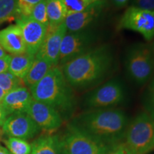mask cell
<instances>
[{
  "mask_svg": "<svg viewBox=\"0 0 154 154\" xmlns=\"http://www.w3.org/2000/svg\"><path fill=\"white\" fill-rule=\"evenodd\" d=\"M74 91H86L106 82L116 68V55L109 44H99L59 66Z\"/></svg>",
  "mask_w": 154,
  "mask_h": 154,
  "instance_id": "obj_1",
  "label": "cell"
},
{
  "mask_svg": "<svg viewBox=\"0 0 154 154\" xmlns=\"http://www.w3.org/2000/svg\"><path fill=\"white\" fill-rule=\"evenodd\" d=\"M71 123L98 141L114 146L124 141L129 121L124 111L112 108L87 110Z\"/></svg>",
  "mask_w": 154,
  "mask_h": 154,
  "instance_id": "obj_2",
  "label": "cell"
},
{
  "mask_svg": "<svg viewBox=\"0 0 154 154\" xmlns=\"http://www.w3.org/2000/svg\"><path fill=\"white\" fill-rule=\"evenodd\" d=\"M29 90L33 99L54 108L61 116L70 117L76 110L75 91L59 66H53Z\"/></svg>",
  "mask_w": 154,
  "mask_h": 154,
  "instance_id": "obj_3",
  "label": "cell"
},
{
  "mask_svg": "<svg viewBox=\"0 0 154 154\" xmlns=\"http://www.w3.org/2000/svg\"><path fill=\"white\" fill-rule=\"evenodd\" d=\"M124 68L128 79L138 86L148 83L154 75V56L151 45L136 43L126 50Z\"/></svg>",
  "mask_w": 154,
  "mask_h": 154,
  "instance_id": "obj_4",
  "label": "cell"
},
{
  "mask_svg": "<svg viewBox=\"0 0 154 154\" xmlns=\"http://www.w3.org/2000/svg\"><path fill=\"white\" fill-rule=\"evenodd\" d=\"M114 146L98 141L72 123L59 136L60 154H106Z\"/></svg>",
  "mask_w": 154,
  "mask_h": 154,
  "instance_id": "obj_5",
  "label": "cell"
},
{
  "mask_svg": "<svg viewBox=\"0 0 154 154\" xmlns=\"http://www.w3.org/2000/svg\"><path fill=\"white\" fill-rule=\"evenodd\" d=\"M154 120L146 111L139 113L128 123L124 142L136 154H147L153 151Z\"/></svg>",
  "mask_w": 154,
  "mask_h": 154,
  "instance_id": "obj_6",
  "label": "cell"
},
{
  "mask_svg": "<svg viewBox=\"0 0 154 154\" xmlns=\"http://www.w3.org/2000/svg\"><path fill=\"white\" fill-rule=\"evenodd\" d=\"M126 91L118 78L109 79L86 94L84 103L88 110L112 109L124 101Z\"/></svg>",
  "mask_w": 154,
  "mask_h": 154,
  "instance_id": "obj_7",
  "label": "cell"
},
{
  "mask_svg": "<svg viewBox=\"0 0 154 154\" xmlns=\"http://www.w3.org/2000/svg\"><path fill=\"white\" fill-rule=\"evenodd\" d=\"M99 33L94 29L66 32L61 42L58 66H61L99 45Z\"/></svg>",
  "mask_w": 154,
  "mask_h": 154,
  "instance_id": "obj_8",
  "label": "cell"
},
{
  "mask_svg": "<svg viewBox=\"0 0 154 154\" xmlns=\"http://www.w3.org/2000/svg\"><path fill=\"white\" fill-rule=\"evenodd\" d=\"M118 26L120 29L139 33L150 42L154 38V12L129 6L121 16Z\"/></svg>",
  "mask_w": 154,
  "mask_h": 154,
  "instance_id": "obj_9",
  "label": "cell"
},
{
  "mask_svg": "<svg viewBox=\"0 0 154 154\" xmlns=\"http://www.w3.org/2000/svg\"><path fill=\"white\" fill-rule=\"evenodd\" d=\"M15 21L22 31L26 52L36 56L47 36L48 28L29 17L18 16Z\"/></svg>",
  "mask_w": 154,
  "mask_h": 154,
  "instance_id": "obj_10",
  "label": "cell"
},
{
  "mask_svg": "<svg viewBox=\"0 0 154 154\" xmlns=\"http://www.w3.org/2000/svg\"><path fill=\"white\" fill-rule=\"evenodd\" d=\"M106 5V0H102L84 10L67 15L64 20L67 32H74L93 29L103 15Z\"/></svg>",
  "mask_w": 154,
  "mask_h": 154,
  "instance_id": "obj_11",
  "label": "cell"
},
{
  "mask_svg": "<svg viewBox=\"0 0 154 154\" xmlns=\"http://www.w3.org/2000/svg\"><path fill=\"white\" fill-rule=\"evenodd\" d=\"M26 113L32 119L40 129L52 132L59 129L63 123L60 113L51 106L33 99Z\"/></svg>",
  "mask_w": 154,
  "mask_h": 154,
  "instance_id": "obj_12",
  "label": "cell"
},
{
  "mask_svg": "<svg viewBox=\"0 0 154 154\" xmlns=\"http://www.w3.org/2000/svg\"><path fill=\"white\" fill-rule=\"evenodd\" d=\"M2 130L9 137L28 140L34 138L41 130L26 112L8 116L2 124Z\"/></svg>",
  "mask_w": 154,
  "mask_h": 154,
  "instance_id": "obj_13",
  "label": "cell"
},
{
  "mask_svg": "<svg viewBox=\"0 0 154 154\" xmlns=\"http://www.w3.org/2000/svg\"><path fill=\"white\" fill-rule=\"evenodd\" d=\"M66 32L64 22L54 29L47 31V36L36 57L43 58L49 61L53 66H57L59 65L61 42Z\"/></svg>",
  "mask_w": 154,
  "mask_h": 154,
  "instance_id": "obj_14",
  "label": "cell"
},
{
  "mask_svg": "<svg viewBox=\"0 0 154 154\" xmlns=\"http://www.w3.org/2000/svg\"><path fill=\"white\" fill-rule=\"evenodd\" d=\"M32 100L30 90L26 86H20L7 92L1 105L8 116L15 113L26 112Z\"/></svg>",
  "mask_w": 154,
  "mask_h": 154,
  "instance_id": "obj_15",
  "label": "cell"
},
{
  "mask_svg": "<svg viewBox=\"0 0 154 154\" xmlns=\"http://www.w3.org/2000/svg\"><path fill=\"white\" fill-rule=\"evenodd\" d=\"M0 45L13 55L26 52V46L21 29L12 24L0 31Z\"/></svg>",
  "mask_w": 154,
  "mask_h": 154,
  "instance_id": "obj_16",
  "label": "cell"
},
{
  "mask_svg": "<svg viewBox=\"0 0 154 154\" xmlns=\"http://www.w3.org/2000/svg\"><path fill=\"white\" fill-rule=\"evenodd\" d=\"M30 154H60L59 136L52 134L42 135L32 142Z\"/></svg>",
  "mask_w": 154,
  "mask_h": 154,
  "instance_id": "obj_17",
  "label": "cell"
},
{
  "mask_svg": "<svg viewBox=\"0 0 154 154\" xmlns=\"http://www.w3.org/2000/svg\"><path fill=\"white\" fill-rule=\"evenodd\" d=\"M52 67L53 65L49 61L43 58L35 56L34 62L29 70L27 74L23 79L24 85L28 88H32L38 82H40Z\"/></svg>",
  "mask_w": 154,
  "mask_h": 154,
  "instance_id": "obj_18",
  "label": "cell"
},
{
  "mask_svg": "<svg viewBox=\"0 0 154 154\" xmlns=\"http://www.w3.org/2000/svg\"><path fill=\"white\" fill-rule=\"evenodd\" d=\"M49 26L47 31L57 28L64 22L66 17V10L63 0H46Z\"/></svg>",
  "mask_w": 154,
  "mask_h": 154,
  "instance_id": "obj_19",
  "label": "cell"
},
{
  "mask_svg": "<svg viewBox=\"0 0 154 154\" xmlns=\"http://www.w3.org/2000/svg\"><path fill=\"white\" fill-rule=\"evenodd\" d=\"M34 59L35 56L26 52L11 56L8 71L18 78L23 79L27 74Z\"/></svg>",
  "mask_w": 154,
  "mask_h": 154,
  "instance_id": "obj_20",
  "label": "cell"
},
{
  "mask_svg": "<svg viewBox=\"0 0 154 154\" xmlns=\"http://www.w3.org/2000/svg\"><path fill=\"white\" fill-rule=\"evenodd\" d=\"M18 0H0V24L17 17Z\"/></svg>",
  "mask_w": 154,
  "mask_h": 154,
  "instance_id": "obj_21",
  "label": "cell"
},
{
  "mask_svg": "<svg viewBox=\"0 0 154 154\" xmlns=\"http://www.w3.org/2000/svg\"><path fill=\"white\" fill-rule=\"evenodd\" d=\"M5 143L10 154H30L32 151V144L22 138L9 137Z\"/></svg>",
  "mask_w": 154,
  "mask_h": 154,
  "instance_id": "obj_22",
  "label": "cell"
},
{
  "mask_svg": "<svg viewBox=\"0 0 154 154\" xmlns=\"http://www.w3.org/2000/svg\"><path fill=\"white\" fill-rule=\"evenodd\" d=\"M20 86H24L22 79L18 78L9 71L0 74V87L6 93Z\"/></svg>",
  "mask_w": 154,
  "mask_h": 154,
  "instance_id": "obj_23",
  "label": "cell"
},
{
  "mask_svg": "<svg viewBox=\"0 0 154 154\" xmlns=\"http://www.w3.org/2000/svg\"><path fill=\"white\" fill-rule=\"evenodd\" d=\"M102 0H63L67 15L79 12Z\"/></svg>",
  "mask_w": 154,
  "mask_h": 154,
  "instance_id": "obj_24",
  "label": "cell"
},
{
  "mask_svg": "<svg viewBox=\"0 0 154 154\" xmlns=\"http://www.w3.org/2000/svg\"><path fill=\"white\" fill-rule=\"evenodd\" d=\"M29 17L48 28L49 20H48L47 8H46V0H42L34 7Z\"/></svg>",
  "mask_w": 154,
  "mask_h": 154,
  "instance_id": "obj_25",
  "label": "cell"
},
{
  "mask_svg": "<svg viewBox=\"0 0 154 154\" xmlns=\"http://www.w3.org/2000/svg\"><path fill=\"white\" fill-rule=\"evenodd\" d=\"M149 82L144 94L143 103L146 111L154 120V75Z\"/></svg>",
  "mask_w": 154,
  "mask_h": 154,
  "instance_id": "obj_26",
  "label": "cell"
},
{
  "mask_svg": "<svg viewBox=\"0 0 154 154\" xmlns=\"http://www.w3.org/2000/svg\"><path fill=\"white\" fill-rule=\"evenodd\" d=\"M42 0H18L17 17H29L34 7Z\"/></svg>",
  "mask_w": 154,
  "mask_h": 154,
  "instance_id": "obj_27",
  "label": "cell"
},
{
  "mask_svg": "<svg viewBox=\"0 0 154 154\" xmlns=\"http://www.w3.org/2000/svg\"><path fill=\"white\" fill-rule=\"evenodd\" d=\"M131 7L154 12V0H130Z\"/></svg>",
  "mask_w": 154,
  "mask_h": 154,
  "instance_id": "obj_28",
  "label": "cell"
},
{
  "mask_svg": "<svg viewBox=\"0 0 154 154\" xmlns=\"http://www.w3.org/2000/svg\"><path fill=\"white\" fill-rule=\"evenodd\" d=\"M106 154H136L127 146L124 141L115 145Z\"/></svg>",
  "mask_w": 154,
  "mask_h": 154,
  "instance_id": "obj_29",
  "label": "cell"
},
{
  "mask_svg": "<svg viewBox=\"0 0 154 154\" xmlns=\"http://www.w3.org/2000/svg\"><path fill=\"white\" fill-rule=\"evenodd\" d=\"M10 59L11 56L7 54L3 57H0V74L8 71Z\"/></svg>",
  "mask_w": 154,
  "mask_h": 154,
  "instance_id": "obj_30",
  "label": "cell"
},
{
  "mask_svg": "<svg viewBox=\"0 0 154 154\" xmlns=\"http://www.w3.org/2000/svg\"><path fill=\"white\" fill-rule=\"evenodd\" d=\"M111 4L116 8H124L130 2V0H110Z\"/></svg>",
  "mask_w": 154,
  "mask_h": 154,
  "instance_id": "obj_31",
  "label": "cell"
},
{
  "mask_svg": "<svg viewBox=\"0 0 154 154\" xmlns=\"http://www.w3.org/2000/svg\"><path fill=\"white\" fill-rule=\"evenodd\" d=\"M7 117V113H6L5 109L2 106L1 103H0V126H2V124L5 122L6 118Z\"/></svg>",
  "mask_w": 154,
  "mask_h": 154,
  "instance_id": "obj_32",
  "label": "cell"
},
{
  "mask_svg": "<svg viewBox=\"0 0 154 154\" xmlns=\"http://www.w3.org/2000/svg\"><path fill=\"white\" fill-rule=\"evenodd\" d=\"M0 154H10V153H9L8 149L0 146Z\"/></svg>",
  "mask_w": 154,
  "mask_h": 154,
  "instance_id": "obj_33",
  "label": "cell"
},
{
  "mask_svg": "<svg viewBox=\"0 0 154 154\" xmlns=\"http://www.w3.org/2000/svg\"><path fill=\"white\" fill-rule=\"evenodd\" d=\"M6 92L4 91V90L1 87H0V103H1L4 97H5V96L6 95Z\"/></svg>",
  "mask_w": 154,
  "mask_h": 154,
  "instance_id": "obj_34",
  "label": "cell"
},
{
  "mask_svg": "<svg viewBox=\"0 0 154 154\" xmlns=\"http://www.w3.org/2000/svg\"><path fill=\"white\" fill-rule=\"evenodd\" d=\"M7 55V54H6L5 51L4 50V49L2 47V46L0 45V57H5V56Z\"/></svg>",
  "mask_w": 154,
  "mask_h": 154,
  "instance_id": "obj_35",
  "label": "cell"
},
{
  "mask_svg": "<svg viewBox=\"0 0 154 154\" xmlns=\"http://www.w3.org/2000/svg\"><path fill=\"white\" fill-rule=\"evenodd\" d=\"M151 50H152V52L153 54V56H154V42H153V44H152V45H151Z\"/></svg>",
  "mask_w": 154,
  "mask_h": 154,
  "instance_id": "obj_36",
  "label": "cell"
},
{
  "mask_svg": "<svg viewBox=\"0 0 154 154\" xmlns=\"http://www.w3.org/2000/svg\"><path fill=\"white\" fill-rule=\"evenodd\" d=\"M152 149L154 150V138H153V144H152Z\"/></svg>",
  "mask_w": 154,
  "mask_h": 154,
  "instance_id": "obj_37",
  "label": "cell"
},
{
  "mask_svg": "<svg viewBox=\"0 0 154 154\" xmlns=\"http://www.w3.org/2000/svg\"><path fill=\"white\" fill-rule=\"evenodd\" d=\"M0 133H1V131H0Z\"/></svg>",
  "mask_w": 154,
  "mask_h": 154,
  "instance_id": "obj_38",
  "label": "cell"
}]
</instances>
